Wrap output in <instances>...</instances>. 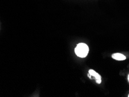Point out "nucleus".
Returning a JSON list of instances; mask_svg holds the SVG:
<instances>
[{"instance_id":"obj_1","label":"nucleus","mask_w":129,"mask_h":97,"mask_svg":"<svg viewBox=\"0 0 129 97\" xmlns=\"http://www.w3.org/2000/svg\"><path fill=\"white\" fill-rule=\"evenodd\" d=\"M75 54L80 58H86L89 52L88 45L84 43H79L75 49Z\"/></svg>"},{"instance_id":"obj_2","label":"nucleus","mask_w":129,"mask_h":97,"mask_svg":"<svg viewBox=\"0 0 129 97\" xmlns=\"http://www.w3.org/2000/svg\"><path fill=\"white\" fill-rule=\"evenodd\" d=\"M88 73L90 76H93L95 77L96 83L97 84L101 83V76L99 75V74H98V73H96L95 70H92V69L89 70Z\"/></svg>"},{"instance_id":"obj_3","label":"nucleus","mask_w":129,"mask_h":97,"mask_svg":"<svg viewBox=\"0 0 129 97\" xmlns=\"http://www.w3.org/2000/svg\"><path fill=\"white\" fill-rule=\"evenodd\" d=\"M112 58L117 60H124L126 59V57L124 55L120 54V53L113 54L112 55Z\"/></svg>"},{"instance_id":"obj_4","label":"nucleus","mask_w":129,"mask_h":97,"mask_svg":"<svg viewBox=\"0 0 129 97\" xmlns=\"http://www.w3.org/2000/svg\"><path fill=\"white\" fill-rule=\"evenodd\" d=\"M128 81H129V75H128Z\"/></svg>"},{"instance_id":"obj_5","label":"nucleus","mask_w":129,"mask_h":97,"mask_svg":"<svg viewBox=\"0 0 129 97\" xmlns=\"http://www.w3.org/2000/svg\"><path fill=\"white\" fill-rule=\"evenodd\" d=\"M128 97H129V95H128Z\"/></svg>"}]
</instances>
